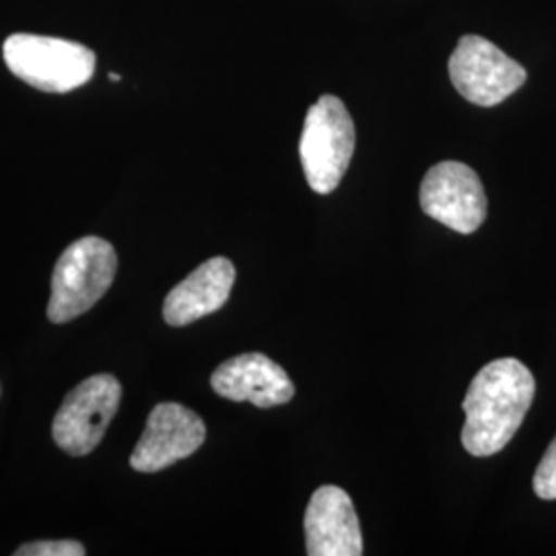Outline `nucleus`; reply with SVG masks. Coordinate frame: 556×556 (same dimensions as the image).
<instances>
[{"mask_svg":"<svg viewBox=\"0 0 556 556\" xmlns=\"http://www.w3.org/2000/svg\"><path fill=\"white\" fill-rule=\"evenodd\" d=\"M85 546L75 540H40L23 544L15 556H85Z\"/></svg>","mask_w":556,"mask_h":556,"instance_id":"obj_12","label":"nucleus"},{"mask_svg":"<svg viewBox=\"0 0 556 556\" xmlns=\"http://www.w3.org/2000/svg\"><path fill=\"white\" fill-rule=\"evenodd\" d=\"M236 282V266L229 258L206 260L199 268L176 285L163 303V318L169 326H188L206 318L229 301Z\"/></svg>","mask_w":556,"mask_h":556,"instance_id":"obj_11","label":"nucleus"},{"mask_svg":"<svg viewBox=\"0 0 556 556\" xmlns=\"http://www.w3.org/2000/svg\"><path fill=\"white\" fill-rule=\"evenodd\" d=\"M122 77L119 75H116V73H110V80H119Z\"/></svg>","mask_w":556,"mask_h":556,"instance_id":"obj_14","label":"nucleus"},{"mask_svg":"<svg viewBox=\"0 0 556 556\" xmlns=\"http://www.w3.org/2000/svg\"><path fill=\"white\" fill-rule=\"evenodd\" d=\"M450 77L464 100L493 108L514 96L528 79V73L493 41L464 36L450 59Z\"/></svg>","mask_w":556,"mask_h":556,"instance_id":"obj_6","label":"nucleus"},{"mask_svg":"<svg viewBox=\"0 0 556 556\" xmlns=\"http://www.w3.org/2000/svg\"><path fill=\"white\" fill-rule=\"evenodd\" d=\"M425 215L462 236L475 233L486 219V194L477 172L459 161L433 165L420 184Z\"/></svg>","mask_w":556,"mask_h":556,"instance_id":"obj_7","label":"nucleus"},{"mask_svg":"<svg viewBox=\"0 0 556 556\" xmlns=\"http://www.w3.org/2000/svg\"><path fill=\"white\" fill-rule=\"evenodd\" d=\"M303 526L309 556L363 555L357 511L340 486H319L309 498Z\"/></svg>","mask_w":556,"mask_h":556,"instance_id":"obj_9","label":"nucleus"},{"mask_svg":"<svg viewBox=\"0 0 556 556\" xmlns=\"http://www.w3.org/2000/svg\"><path fill=\"white\" fill-rule=\"evenodd\" d=\"M118 256L110 241L89 236L71 243L54 266L48 319L66 324L87 314L112 287Z\"/></svg>","mask_w":556,"mask_h":556,"instance_id":"obj_2","label":"nucleus"},{"mask_svg":"<svg viewBox=\"0 0 556 556\" xmlns=\"http://www.w3.org/2000/svg\"><path fill=\"white\" fill-rule=\"evenodd\" d=\"M119 400L122 386L110 374L80 381L64 397L52 422V438L60 450L77 457L91 454L116 417Z\"/></svg>","mask_w":556,"mask_h":556,"instance_id":"obj_5","label":"nucleus"},{"mask_svg":"<svg viewBox=\"0 0 556 556\" xmlns=\"http://www.w3.org/2000/svg\"><path fill=\"white\" fill-rule=\"evenodd\" d=\"M2 56L9 71L34 89L68 93L96 73V54L77 41L15 34L4 41Z\"/></svg>","mask_w":556,"mask_h":556,"instance_id":"obj_4","label":"nucleus"},{"mask_svg":"<svg viewBox=\"0 0 556 556\" xmlns=\"http://www.w3.org/2000/svg\"><path fill=\"white\" fill-rule=\"evenodd\" d=\"M534 493L544 501H556V438L538 466Z\"/></svg>","mask_w":556,"mask_h":556,"instance_id":"obj_13","label":"nucleus"},{"mask_svg":"<svg viewBox=\"0 0 556 556\" xmlns=\"http://www.w3.org/2000/svg\"><path fill=\"white\" fill-rule=\"evenodd\" d=\"M536 392L532 371L517 358H497L472 379L466 397L462 445L470 456L498 454L517 433Z\"/></svg>","mask_w":556,"mask_h":556,"instance_id":"obj_1","label":"nucleus"},{"mask_svg":"<svg viewBox=\"0 0 556 556\" xmlns=\"http://www.w3.org/2000/svg\"><path fill=\"white\" fill-rule=\"evenodd\" d=\"M213 390L233 402H252L258 408H273L291 402L295 386L287 371L262 353L229 358L211 378Z\"/></svg>","mask_w":556,"mask_h":556,"instance_id":"obj_10","label":"nucleus"},{"mask_svg":"<svg viewBox=\"0 0 556 556\" xmlns=\"http://www.w3.org/2000/svg\"><path fill=\"white\" fill-rule=\"evenodd\" d=\"M355 153V124L337 96H321L305 116L299 157L309 188L330 194L344 178Z\"/></svg>","mask_w":556,"mask_h":556,"instance_id":"obj_3","label":"nucleus"},{"mask_svg":"<svg viewBox=\"0 0 556 556\" xmlns=\"http://www.w3.org/2000/svg\"><path fill=\"white\" fill-rule=\"evenodd\" d=\"M206 439L202 418L178 402L157 404L142 431L130 466L137 472H161L179 459L197 454Z\"/></svg>","mask_w":556,"mask_h":556,"instance_id":"obj_8","label":"nucleus"}]
</instances>
